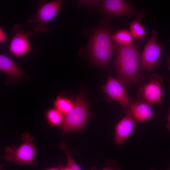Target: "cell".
<instances>
[{
  "label": "cell",
  "mask_w": 170,
  "mask_h": 170,
  "mask_svg": "<svg viewBox=\"0 0 170 170\" xmlns=\"http://www.w3.org/2000/svg\"><path fill=\"white\" fill-rule=\"evenodd\" d=\"M117 49L113 65L118 78L127 87L132 83H138L144 75L140 72L141 54L135 39L129 45H119Z\"/></svg>",
  "instance_id": "cell-1"
},
{
  "label": "cell",
  "mask_w": 170,
  "mask_h": 170,
  "mask_svg": "<svg viewBox=\"0 0 170 170\" xmlns=\"http://www.w3.org/2000/svg\"><path fill=\"white\" fill-rule=\"evenodd\" d=\"M110 20L105 19L104 24L97 27L91 34L88 45L89 54L97 65L107 67L112 55L119 45L112 38Z\"/></svg>",
  "instance_id": "cell-2"
},
{
  "label": "cell",
  "mask_w": 170,
  "mask_h": 170,
  "mask_svg": "<svg viewBox=\"0 0 170 170\" xmlns=\"http://www.w3.org/2000/svg\"><path fill=\"white\" fill-rule=\"evenodd\" d=\"M71 110L64 117L62 125L63 133L65 134L73 131H79L86 126L90 113L89 104L82 95H78L73 101Z\"/></svg>",
  "instance_id": "cell-3"
},
{
  "label": "cell",
  "mask_w": 170,
  "mask_h": 170,
  "mask_svg": "<svg viewBox=\"0 0 170 170\" xmlns=\"http://www.w3.org/2000/svg\"><path fill=\"white\" fill-rule=\"evenodd\" d=\"M63 2L61 0L37 1L38 7L36 14L33 18L27 20L28 23L34 25L33 30L35 33L48 31L46 24L56 16Z\"/></svg>",
  "instance_id": "cell-4"
},
{
  "label": "cell",
  "mask_w": 170,
  "mask_h": 170,
  "mask_svg": "<svg viewBox=\"0 0 170 170\" xmlns=\"http://www.w3.org/2000/svg\"><path fill=\"white\" fill-rule=\"evenodd\" d=\"M98 9L106 16V19L110 20L114 17L124 16L135 17L138 21H141L145 15L143 10H136L129 1L126 0H102Z\"/></svg>",
  "instance_id": "cell-5"
},
{
  "label": "cell",
  "mask_w": 170,
  "mask_h": 170,
  "mask_svg": "<svg viewBox=\"0 0 170 170\" xmlns=\"http://www.w3.org/2000/svg\"><path fill=\"white\" fill-rule=\"evenodd\" d=\"M157 32L155 30L151 31V36L141 54V70L151 71L158 65L161 51L163 47L156 41Z\"/></svg>",
  "instance_id": "cell-6"
},
{
  "label": "cell",
  "mask_w": 170,
  "mask_h": 170,
  "mask_svg": "<svg viewBox=\"0 0 170 170\" xmlns=\"http://www.w3.org/2000/svg\"><path fill=\"white\" fill-rule=\"evenodd\" d=\"M123 83L118 78L109 75L105 84L103 86L104 92L108 98L119 103L126 113L128 111L132 101L128 96Z\"/></svg>",
  "instance_id": "cell-7"
},
{
  "label": "cell",
  "mask_w": 170,
  "mask_h": 170,
  "mask_svg": "<svg viewBox=\"0 0 170 170\" xmlns=\"http://www.w3.org/2000/svg\"><path fill=\"white\" fill-rule=\"evenodd\" d=\"M5 158L8 161H13L17 165L22 164L31 165L35 155V148L29 140L26 141L16 148L8 147L6 148Z\"/></svg>",
  "instance_id": "cell-8"
},
{
  "label": "cell",
  "mask_w": 170,
  "mask_h": 170,
  "mask_svg": "<svg viewBox=\"0 0 170 170\" xmlns=\"http://www.w3.org/2000/svg\"><path fill=\"white\" fill-rule=\"evenodd\" d=\"M11 29L15 33L10 41L9 51L14 56L19 57L27 54L30 49L29 37L31 33L25 31L18 24H14Z\"/></svg>",
  "instance_id": "cell-9"
},
{
  "label": "cell",
  "mask_w": 170,
  "mask_h": 170,
  "mask_svg": "<svg viewBox=\"0 0 170 170\" xmlns=\"http://www.w3.org/2000/svg\"><path fill=\"white\" fill-rule=\"evenodd\" d=\"M162 81V78L158 75L150 76L149 81L140 90L141 97L144 101L150 105L161 103L163 89L161 83Z\"/></svg>",
  "instance_id": "cell-10"
},
{
  "label": "cell",
  "mask_w": 170,
  "mask_h": 170,
  "mask_svg": "<svg viewBox=\"0 0 170 170\" xmlns=\"http://www.w3.org/2000/svg\"><path fill=\"white\" fill-rule=\"evenodd\" d=\"M116 125L115 128V143L117 146L123 144L133 133L137 123L129 111Z\"/></svg>",
  "instance_id": "cell-11"
},
{
  "label": "cell",
  "mask_w": 170,
  "mask_h": 170,
  "mask_svg": "<svg viewBox=\"0 0 170 170\" xmlns=\"http://www.w3.org/2000/svg\"><path fill=\"white\" fill-rule=\"evenodd\" d=\"M128 111L130 112L137 123H142L153 116L150 105L145 101H132Z\"/></svg>",
  "instance_id": "cell-12"
},
{
  "label": "cell",
  "mask_w": 170,
  "mask_h": 170,
  "mask_svg": "<svg viewBox=\"0 0 170 170\" xmlns=\"http://www.w3.org/2000/svg\"><path fill=\"white\" fill-rule=\"evenodd\" d=\"M0 70L10 78L19 79L24 76L23 74L15 62L2 54H0Z\"/></svg>",
  "instance_id": "cell-13"
},
{
  "label": "cell",
  "mask_w": 170,
  "mask_h": 170,
  "mask_svg": "<svg viewBox=\"0 0 170 170\" xmlns=\"http://www.w3.org/2000/svg\"><path fill=\"white\" fill-rule=\"evenodd\" d=\"M114 41L118 45L127 46L131 45L134 38L129 31L126 29L120 30L112 36Z\"/></svg>",
  "instance_id": "cell-14"
},
{
  "label": "cell",
  "mask_w": 170,
  "mask_h": 170,
  "mask_svg": "<svg viewBox=\"0 0 170 170\" xmlns=\"http://www.w3.org/2000/svg\"><path fill=\"white\" fill-rule=\"evenodd\" d=\"M55 109L62 114L65 115L72 109L73 102L64 96H59L54 102Z\"/></svg>",
  "instance_id": "cell-15"
},
{
  "label": "cell",
  "mask_w": 170,
  "mask_h": 170,
  "mask_svg": "<svg viewBox=\"0 0 170 170\" xmlns=\"http://www.w3.org/2000/svg\"><path fill=\"white\" fill-rule=\"evenodd\" d=\"M129 26L130 32L134 39L142 40L145 37V28L138 21H132L129 23Z\"/></svg>",
  "instance_id": "cell-16"
},
{
  "label": "cell",
  "mask_w": 170,
  "mask_h": 170,
  "mask_svg": "<svg viewBox=\"0 0 170 170\" xmlns=\"http://www.w3.org/2000/svg\"><path fill=\"white\" fill-rule=\"evenodd\" d=\"M62 114L56 109H52L48 110L46 116L49 122L52 125L57 126L62 124L64 117Z\"/></svg>",
  "instance_id": "cell-17"
},
{
  "label": "cell",
  "mask_w": 170,
  "mask_h": 170,
  "mask_svg": "<svg viewBox=\"0 0 170 170\" xmlns=\"http://www.w3.org/2000/svg\"><path fill=\"white\" fill-rule=\"evenodd\" d=\"M60 147L65 152L67 159V166L70 170H82L71 156L69 150L64 143L60 144Z\"/></svg>",
  "instance_id": "cell-18"
},
{
  "label": "cell",
  "mask_w": 170,
  "mask_h": 170,
  "mask_svg": "<svg viewBox=\"0 0 170 170\" xmlns=\"http://www.w3.org/2000/svg\"><path fill=\"white\" fill-rule=\"evenodd\" d=\"M76 3L79 7H84L89 9L91 11L93 8L96 6L102 1L93 0H79L76 1Z\"/></svg>",
  "instance_id": "cell-19"
},
{
  "label": "cell",
  "mask_w": 170,
  "mask_h": 170,
  "mask_svg": "<svg viewBox=\"0 0 170 170\" xmlns=\"http://www.w3.org/2000/svg\"><path fill=\"white\" fill-rule=\"evenodd\" d=\"M107 166L103 169L100 170H121L116 161L113 160H110L107 162Z\"/></svg>",
  "instance_id": "cell-20"
},
{
  "label": "cell",
  "mask_w": 170,
  "mask_h": 170,
  "mask_svg": "<svg viewBox=\"0 0 170 170\" xmlns=\"http://www.w3.org/2000/svg\"><path fill=\"white\" fill-rule=\"evenodd\" d=\"M7 35L1 27H0V43H2L7 40Z\"/></svg>",
  "instance_id": "cell-21"
},
{
  "label": "cell",
  "mask_w": 170,
  "mask_h": 170,
  "mask_svg": "<svg viewBox=\"0 0 170 170\" xmlns=\"http://www.w3.org/2000/svg\"><path fill=\"white\" fill-rule=\"evenodd\" d=\"M168 122L166 125V128L168 131L170 133V111L168 117Z\"/></svg>",
  "instance_id": "cell-22"
},
{
  "label": "cell",
  "mask_w": 170,
  "mask_h": 170,
  "mask_svg": "<svg viewBox=\"0 0 170 170\" xmlns=\"http://www.w3.org/2000/svg\"><path fill=\"white\" fill-rule=\"evenodd\" d=\"M168 41L170 42V40H169ZM168 68L169 70H170V56L169 57L168 61Z\"/></svg>",
  "instance_id": "cell-23"
},
{
  "label": "cell",
  "mask_w": 170,
  "mask_h": 170,
  "mask_svg": "<svg viewBox=\"0 0 170 170\" xmlns=\"http://www.w3.org/2000/svg\"><path fill=\"white\" fill-rule=\"evenodd\" d=\"M46 170H62V168L60 169L59 168H51L49 169H48Z\"/></svg>",
  "instance_id": "cell-24"
},
{
  "label": "cell",
  "mask_w": 170,
  "mask_h": 170,
  "mask_svg": "<svg viewBox=\"0 0 170 170\" xmlns=\"http://www.w3.org/2000/svg\"><path fill=\"white\" fill-rule=\"evenodd\" d=\"M151 170H156L155 169H151Z\"/></svg>",
  "instance_id": "cell-25"
},
{
  "label": "cell",
  "mask_w": 170,
  "mask_h": 170,
  "mask_svg": "<svg viewBox=\"0 0 170 170\" xmlns=\"http://www.w3.org/2000/svg\"><path fill=\"white\" fill-rule=\"evenodd\" d=\"M168 170H170V168L168 169Z\"/></svg>",
  "instance_id": "cell-26"
}]
</instances>
